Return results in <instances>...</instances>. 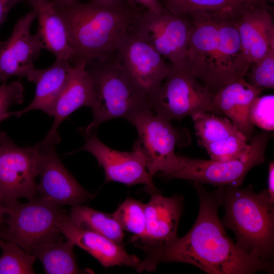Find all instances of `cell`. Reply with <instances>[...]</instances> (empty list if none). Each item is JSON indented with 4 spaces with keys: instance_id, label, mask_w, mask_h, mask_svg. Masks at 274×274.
<instances>
[{
    "instance_id": "obj_1",
    "label": "cell",
    "mask_w": 274,
    "mask_h": 274,
    "mask_svg": "<svg viewBox=\"0 0 274 274\" xmlns=\"http://www.w3.org/2000/svg\"><path fill=\"white\" fill-rule=\"evenodd\" d=\"M199 209L191 229L158 248L144 249L146 258L135 267L138 272L155 271L161 262L190 264L210 274H253L273 272V263L243 251L226 234L218 215L224 186L212 192L194 182Z\"/></svg>"
},
{
    "instance_id": "obj_2",
    "label": "cell",
    "mask_w": 274,
    "mask_h": 274,
    "mask_svg": "<svg viewBox=\"0 0 274 274\" xmlns=\"http://www.w3.org/2000/svg\"><path fill=\"white\" fill-rule=\"evenodd\" d=\"M233 14L199 13L189 17V65L212 95L228 83L244 78L250 64L242 48Z\"/></svg>"
},
{
    "instance_id": "obj_3",
    "label": "cell",
    "mask_w": 274,
    "mask_h": 274,
    "mask_svg": "<svg viewBox=\"0 0 274 274\" xmlns=\"http://www.w3.org/2000/svg\"><path fill=\"white\" fill-rule=\"evenodd\" d=\"M54 5L74 52L70 64L85 67L114 55L120 39L143 8L132 0L76 1Z\"/></svg>"
},
{
    "instance_id": "obj_4",
    "label": "cell",
    "mask_w": 274,
    "mask_h": 274,
    "mask_svg": "<svg viewBox=\"0 0 274 274\" xmlns=\"http://www.w3.org/2000/svg\"><path fill=\"white\" fill-rule=\"evenodd\" d=\"M222 204L225 215L222 223L235 233L236 245L245 252L273 263L274 203L267 189L256 193L251 186H225Z\"/></svg>"
},
{
    "instance_id": "obj_5",
    "label": "cell",
    "mask_w": 274,
    "mask_h": 274,
    "mask_svg": "<svg viewBox=\"0 0 274 274\" xmlns=\"http://www.w3.org/2000/svg\"><path fill=\"white\" fill-rule=\"evenodd\" d=\"M85 68L93 83L94 96L91 107L92 122L85 133L91 135L107 120L122 118L130 120L137 114L149 109V99L134 85L115 57L97 61Z\"/></svg>"
},
{
    "instance_id": "obj_6",
    "label": "cell",
    "mask_w": 274,
    "mask_h": 274,
    "mask_svg": "<svg viewBox=\"0 0 274 274\" xmlns=\"http://www.w3.org/2000/svg\"><path fill=\"white\" fill-rule=\"evenodd\" d=\"M168 66L166 78L150 97L153 113L169 121L201 111L221 115L213 95L193 74L187 57Z\"/></svg>"
},
{
    "instance_id": "obj_7",
    "label": "cell",
    "mask_w": 274,
    "mask_h": 274,
    "mask_svg": "<svg viewBox=\"0 0 274 274\" xmlns=\"http://www.w3.org/2000/svg\"><path fill=\"white\" fill-rule=\"evenodd\" d=\"M4 206L8 227L2 230L3 240L31 254L38 245L60 236L59 225L64 214L53 202L40 196L25 203L17 200Z\"/></svg>"
},
{
    "instance_id": "obj_8",
    "label": "cell",
    "mask_w": 274,
    "mask_h": 274,
    "mask_svg": "<svg viewBox=\"0 0 274 274\" xmlns=\"http://www.w3.org/2000/svg\"><path fill=\"white\" fill-rule=\"evenodd\" d=\"M268 142V134L264 132L252 137L250 154L243 159L220 161L179 156L176 168L165 178L218 186L239 187L248 172L264 162Z\"/></svg>"
},
{
    "instance_id": "obj_9",
    "label": "cell",
    "mask_w": 274,
    "mask_h": 274,
    "mask_svg": "<svg viewBox=\"0 0 274 274\" xmlns=\"http://www.w3.org/2000/svg\"><path fill=\"white\" fill-rule=\"evenodd\" d=\"M39 150L19 147L0 130V196L4 206L38 194Z\"/></svg>"
},
{
    "instance_id": "obj_10",
    "label": "cell",
    "mask_w": 274,
    "mask_h": 274,
    "mask_svg": "<svg viewBox=\"0 0 274 274\" xmlns=\"http://www.w3.org/2000/svg\"><path fill=\"white\" fill-rule=\"evenodd\" d=\"M138 131L135 142L142 151L146 166L153 179L157 173L165 177L176 168L179 156L175 148L179 139V132L169 121L148 109L140 112L130 121Z\"/></svg>"
},
{
    "instance_id": "obj_11",
    "label": "cell",
    "mask_w": 274,
    "mask_h": 274,
    "mask_svg": "<svg viewBox=\"0 0 274 274\" xmlns=\"http://www.w3.org/2000/svg\"><path fill=\"white\" fill-rule=\"evenodd\" d=\"M115 54L126 76L150 99L168 72L169 66L162 56L129 28L120 39Z\"/></svg>"
},
{
    "instance_id": "obj_12",
    "label": "cell",
    "mask_w": 274,
    "mask_h": 274,
    "mask_svg": "<svg viewBox=\"0 0 274 274\" xmlns=\"http://www.w3.org/2000/svg\"><path fill=\"white\" fill-rule=\"evenodd\" d=\"M188 18L164 9L154 12L143 8L129 28L175 63L187 57L191 28Z\"/></svg>"
},
{
    "instance_id": "obj_13",
    "label": "cell",
    "mask_w": 274,
    "mask_h": 274,
    "mask_svg": "<svg viewBox=\"0 0 274 274\" xmlns=\"http://www.w3.org/2000/svg\"><path fill=\"white\" fill-rule=\"evenodd\" d=\"M85 139L79 150L87 151L95 157L104 170L106 183L116 182L128 186L143 184L152 194L160 192L148 173L144 155L136 144L132 151L122 152L109 147L94 134L86 135Z\"/></svg>"
},
{
    "instance_id": "obj_14",
    "label": "cell",
    "mask_w": 274,
    "mask_h": 274,
    "mask_svg": "<svg viewBox=\"0 0 274 274\" xmlns=\"http://www.w3.org/2000/svg\"><path fill=\"white\" fill-rule=\"evenodd\" d=\"M35 146L39 150L38 193L59 207L83 204L94 195L85 190L62 163L55 145Z\"/></svg>"
},
{
    "instance_id": "obj_15",
    "label": "cell",
    "mask_w": 274,
    "mask_h": 274,
    "mask_svg": "<svg viewBox=\"0 0 274 274\" xmlns=\"http://www.w3.org/2000/svg\"><path fill=\"white\" fill-rule=\"evenodd\" d=\"M35 18L36 12L32 9L17 21L10 36L0 41V75L7 81L12 77H26L44 49L38 33H30Z\"/></svg>"
},
{
    "instance_id": "obj_16",
    "label": "cell",
    "mask_w": 274,
    "mask_h": 274,
    "mask_svg": "<svg viewBox=\"0 0 274 274\" xmlns=\"http://www.w3.org/2000/svg\"><path fill=\"white\" fill-rule=\"evenodd\" d=\"M183 200L180 195L166 197L160 192L152 194L150 200L145 204V234L140 238H132L133 244L143 250L158 248L177 237Z\"/></svg>"
},
{
    "instance_id": "obj_17",
    "label": "cell",
    "mask_w": 274,
    "mask_h": 274,
    "mask_svg": "<svg viewBox=\"0 0 274 274\" xmlns=\"http://www.w3.org/2000/svg\"><path fill=\"white\" fill-rule=\"evenodd\" d=\"M268 5L242 8L233 19L243 53L250 63L274 48V23Z\"/></svg>"
},
{
    "instance_id": "obj_18",
    "label": "cell",
    "mask_w": 274,
    "mask_h": 274,
    "mask_svg": "<svg viewBox=\"0 0 274 274\" xmlns=\"http://www.w3.org/2000/svg\"><path fill=\"white\" fill-rule=\"evenodd\" d=\"M59 227L66 240L89 253L105 267L125 265L135 268L141 261L136 256L128 253L123 245L77 225L69 215H63Z\"/></svg>"
},
{
    "instance_id": "obj_19",
    "label": "cell",
    "mask_w": 274,
    "mask_h": 274,
    "mask_svg": "<svg viewBox=\"0 0 274 274\" xmlns=\"http://www.w3.org/2000/svg\"><path fill=\"white\" fill-rule=\"evenodd\" d=\"M94 96L93 81L85 67L72 66L66 84L55 105L52 125L40 144L57 145L60 141V124L80 107L91 108Z\"/></svg>"
},
{
    "instance_id": "obj_20",
    "label": "cell",
    "mask_w": 274,
    "mask_h": 274,
    "mask_svg": "<svg viewBox=\"0 0 274 274\" xmlns=\"http://www.w3.org/2000/svg\"><path fill=\"white\" fill-rule=\"evenodd\" d=\"M261 91L242 78L225 84L213 96L214 106L220 114L225 115L248 141L251 140L254 131L250 110Z\"/></svg>"
},
{
    "instance_id": "obj_21",
    "label": "cell",
    "mask_w": 274,
    "mask_h": 274,
    "mask_svg": "<svg viewBox=\"0 0 274 274\" xmlns=\"http://www.w3.org/2000/svg\"><path fill=\"white\" fill-rule=\"evenodd\" d=\"M71 68L68 61L56 58L49 67L30 71L26 78L36 85L34 97L27 107L13 112V116L20 117L28 111L39 110L52 117L55 104L66 84Z\"/></svg>"
},
{
    "instance_id": "obj_22",
    "label": "cell",
    "mask_w": 274,
    "mask_h": 274,
    "mask_svg": "<svg viewBox=\"0 0 274 274\" xmlns=\"http://www.w3.org/2000/svg\"><path fill=\"white\" fill-rule=\"evenodd\" d=\"M36 12L38 21L37 33L44 49L70 63L74 55L70 46L63 21L51 0H27Z\"/></svg>"
},
{
    "instance_id": "obj_23",
    "label": "cell",
    "mask_w": 274,
    "mask_h": 274,
    "mask_svg": "<svg viewBox=\"0 0 274 274\" xmlns=\"http://www.w3.org/2000/svg\"><path fill=\"white\" fill-rule=\"evenodd\" d=\"M70 241L57 238L38 245L31 254L41 261L44 271L48 274H76L92 272L82 270L77 264L74 247Z\"/></svg>"
},
{
    "instance_id": "obj_24",
    "label": "cell",
    "mask_w": 274,
    "mask_h": 274,
    "mask_svg": "<svg viewBox=\"0 0 274 274\" xmlns=\"http://www.w3.org/2000/svg\"><path fill=\"white\" fill-rule=\"evenodd\" d=\"M68 215L77 225L123 245V230L112 214L104 213L80 204L72 207Z\"/></svg>"
},
{
    "instance_id": "obj_25",
    "label": "cell",
    "mask_w": 274,
    "mask_h": 274,
    "mask_svg": "<svg viewBox=\"0 0 274 274\" xmlns=\"http://www.w3.org/2000/svg\"><path fill=\"white\" fill-rule=\"evenodd\" d=\"M209 113L201 111L191 116L196 134L203 146L241 132L228 118Z\"/></svg>"
},
{
    "instance_id": "obj_26",
    "label": "cell",
    "mask_w": 274,
    "mask_h": 274,
    "mask_svg": "<svg viewBox=\"0 0 274 274\" xmlns=\"http://www.w3.org/2000/svg\"><path fill=\"white\" fill-rule=\"evenodd\" d=\"M169 13L190 17L199 13L235 12L240 8L231 0H159Z\"/></svg>"
},
{
    "instance_id": "obj_27",
    "label": "cell",
    "mask_w": 274,
    "mask_h": 274,
    "mask_svg": "<svg viewBox=\"0 0 274 274\" xmlns=\"http://www.w3.org/2000/svg\"><path fill=\"white\" fill-rule=\"evenodd\" d=\"M0 274H32L37 257L14 243L3 240L0 245Z\"/></svg>"
},
{
    "instance_id": "obj_28",
    "label": "cell",
    "mask_w": 274,
    "mask_h": 274,
    "mask_svg": "<svg viewBox=\"0 0 274 274\" xmlns=\"http://www.w3.org/2000/svg\"><path fill=\"white\" fill-rule=\"evenodd\" d=\"M123 231L132 233V238H140L145 232V204L128 197L112 214Z\"/></svg>"
},
{
    "instance_id": "obj_29",
    "label": "cell",
    "mask_w": 274,
    "mask_h": 274,
    "mask_svg": "<svg viewBox=\"0 0 274 274\" xmlns=\"http://www.w3.org/2000/svg\"><path fill=\"white\" fill-rule=\"evenodd\" d=\"M242 132L227 136L220 141L204 145L211 159L228 161L245 159L251 150V144Z\"/></svg>"
},
{
    "instance_id": "obj_30",
    "label": "cell",
    "mask_w": 274,
    "mask_h": 274,
    "mask_svg": "<svg viewBox=\"0 0 274 274\" xmlns=\"http://www.w3.org/2000/svg\"><path fill=\"white\" fill-rule=\"evenodd\" d=\"M249 83L261 89L274 88V48L261 58L250 63Z\"/></svg>"
},
{
    "instance_id": "obj_31",
    "label": "cell",
    "mask_w": 274,
    "mask_h": 274,
    "mask_svg": "<svg viewBox=\"0 0 274 274\" xmlns=\"http://www.w3.org/2000/svg\"><path fill=\"white\" fill-rule=\"evenodd\" d=\"M273 95L259 96L252 105L249 119L253 125L266 130L274 128Z\"/></svg>"
},
{
    "instance_id": "obj_32",
    "label": "cell",
    "mask_w": 274,
    "mask_h": 274,
    "mask_svg": "<svg viewBox=\"0 0 274 274\" xmlns=\"http://www.w3.org/2000/svg\"><path fill=\"white\" fill-rule=\"evenodd\" d=\"M24 100V88L19 80L8 84L3 82L0 85V122L13 116L9 108L15 105L21 104Z\"/></svg>"
},
{
    "instance_id": "obj_33",
    "label": "cell",
    "mask_w": 274,
    "mask_h": 274,
    "mask_svg": "<svg viewBox=\"0 0 274 274\" xmlns=\"http://www.w3.org/2000/svg\"><path fill=\"white\" fill-rule=\"evenodd\" d=\"M145 9L154 12H161L164 9L159 0H132Z\"/></svg>"
},
{
    "instance_id": "obj_34",
    "label": "cell",
    "mask_w": 274,
    "mask_h": 274,
    "mask_svg": "<svg viewBox=\"0 0 274 274\" xmlns=\"http://www.w3.org/2000/svg\"><path fill=\"white\" fill-rule=\"evenodd\" d=\"M270 200L274 203V162H271L268 167L267 188Z\"/></svg>"
},
{
    "instance_id": "obj_35",
    "label": "cell",
    "mask_w": 274,
    "mask_h": 274,
    "mask_svg": "<svg viewBox=\"0 0 274 274\" xmlns=\"http://www.w3.org/2000/svg\"><path fill=\"white\" fill-rule=\"evenodd\" d=\"M239 8L252 6L267 5L269 0H231Z\"/></svg>"
},
{
    "instance_id": "obj_36",
    "label": "cell",
    "mask_w": 274,
    "mask_h": 274,
    "mask_svg": "<svg viewBox=\"0 0 274 274\" xmlns=\"http://www.w3.org/2000/svg\"><path fill=\"white\" fill-rule=\"evenodd\" d=\"M9 11L0 0V27L5 22Z\"/></svg>"
},
{
    "instance_id": "obj_37",
    "label": "cell",
    "mask_w": 274,
    "mask_h": 274,
    "mask_svg": "<svg viewBox=\"0 0 274 274\" xmlns=\"http://www.w3.org/2000/svg\"><path fill=\"white\" fill-rule=\"evenodd\" d=\"M5 7L10 12V10L17 4L21 2L23 0H1Z\"/></svg>"
},
{
    "instance_id": "obj_38",
    "label": "cell",
    "mask_w": 274,
    "mask_h": 274,
    "mask_svg": "<svg viewBox=\"0 0 274 274\" xmlns=\"http://www.w3.org/2000/svg\"><path fill=\"white\" fill-rule=\"evenodd\" d=\"M51 1L54 4H65V3L73 2H76V1H79L80 0H51ZM91 1L118 2H121L123 0H91Z\"/></svg>"
},
{
    "instance_id": "obj_39",
    "label": "cell",
    "mask_w": 274,
    "mask_h": 274,
    "mask_svg": "<svg viewBox=\"0 0 274 274\" xmlns=\"http://www.w3.org/2000/svg\"><path fill=\"white\" fill-rule=\"evenodd\" d=\"M4 215V206L3 204L2 200L0 196V227L2 226L3 224L5 222Z\"/></svg>"
},
{
    "instance_id": "obj_40",
    "label": "cell",
    "mask_w": 274,
    "mask_h": 274,
    "mask_svg": "<svg viewBox=\"0 0 274 274\" xmlns=\"http://www.w3.org/2000/svg\"><path fill=\"white\" fill-rule=\"evenodd\" d=\"M7 81L1 75H0V83L7 82Z\"/></svg>"
},
{
    "instance_id": "obj_41",
    "label": "cell",
    "mask_w": 274,
    "mask_h": 274,
    "mask_svg": "<svg viewBox=\"0 0 274 274\" xmlns=\"http://www.w3.org/2000/svg\"><path fill=\"white\" fill-rule=\"evenodd\" d=\"M3 241V239L2 238V231H0V245Z\"/></svg>"
}]
</instances>
